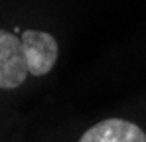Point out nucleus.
<instances>
[{
	"label": "nucleus",
	"instance_id": "1",
	"mask_svg": "<svg viewBox=\"0 0 146 142\" xmlns=\"http://www.w3.org/2000/svg\"><path fill=\"white\" fill-rule=\"evenodd\" d=\"M61 57V40L46 26L0 24V95H18L46 81Z\"/></svg>",
	"mask_w": 146,
	"mask_h": 142
}]
</instances>
